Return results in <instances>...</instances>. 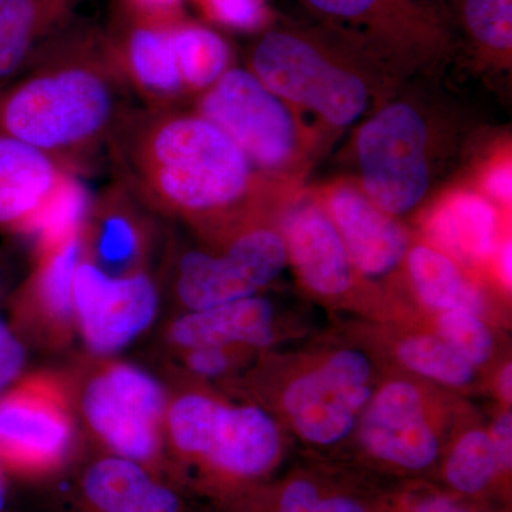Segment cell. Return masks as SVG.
Returning <instances> with one entry per match:
<instances>
[{"instance_id": "e575fe53", "label": "cell", "mask_w": 512, "mask_h": 512, "mask_svg": "<svg viewBox=\"0 0 512 512\" xmlns=\"http://www.w3.org/2000/svg\"><path fill=\"white\" fill-rule=\"evenodd\" d=\"M485 188L495 200L510 202L512 195V171L510 164L500 165L488 174Z\"/></svg>"}, {"instance_id": "d6a6232c", "label": "cell", "mask_w": 512, "mask_h": 512, "mask_svg": "<svg viewBox=\"0 0 512 512\" xmlns=\"http://www.w3.org/2000/svg\"><path fill=\"white\" fill-rule=\"evenodd\" d=\"M188 365L197 375L214 377L227 369L228 357L222 348H197L192 349Z\"/></svg>"}, {"instance_id": "7a4b0ae2", "label": "cell", "mask_w": 512, "mask_h": 512, "mask_svg": "<svg viewBox=\"0 0 512 512\" xmlns=\"http://www.w3.org/2000/svg\"><path fill=\"white\" fill-rule=\"evenodd\" d=\"M117 183L161 214L224 210L245 197L251 163L200 114L140 107L126 114L107 146Z\"/></svg>"}, {"instance_id": "ab89813d", "label": "cell", "mask_w": 512, "mask_h": 512, "mask_svg": "<svg viewBox=\"0 0 512 512\" xmlns=\"http://www.w3.org/2000/svg\"><path fill=\"white\" fill-rule=\"evenodd\" d=\"M500 393L505 402H511L512 399V366L508 363L500 375Z\"/></svg>"}, {"instance_id": "603a6c76", "label": "cell", "mask_w": 512, "mask_h": 512, "mask_svg": "<svg viewBox=\"0 0 512 512\" xmlns=\"http://www.w3.org/2000/svg\"><path fill=\"white\" fill-rule=\"evenodd\" d=\"M83 251V229L62 244L39 249V264L30 282V292L39 308L57 322H66L74 313V274Z\"/></svg>"}, {"instance_id": "484cf974", "label": "cell", "mask_w": 512, "mask_h": 512, "mask_svg": "<svg viewBox=\"0 0 512 512\" xmlns=\"http://www.w3.org/2000/svg\"><path fill=\"white\" fill-rule=\"evenodd\" d=\"M500 468L490 434L473 430L464 434L451 451L446 477L460 493L474 494L487 487Z\"/></svg>"}, {"instance_id": "d6986e66", "label": "cell", "mask_w": 512, "mask_h": 512, "mask_svg": "<svg viewBox=\"0 0 512 512\" xmlns=\"http://www.w3.org/2000/svg\"><path fill=\"white\" fill-rule=\"evenodd\" d=\"M86 493L103 512H178L171 491L127 458H107L87 473Z\"/></svg>"}, {"instance_id": "d590c367", "label": "cell", "mask_w": 512, "mask_h": 512, "mask_svg": "<svg viewBox=\"0 0 512 512\" xmlns=\"http://www.w3.org/2000/svg\"><path fill=\"white\" fill-rule=\"evenodd\" d=\"M121 2L147 15L163 16V18L180 16L181 0H121Z\"/></svg>"}, {"instance_id": "4316f807", "label": "cell", "mask_w": 512, "mask_h": 512, "mask_svg": "<svg viewBox=\"0 0 512 512\" xmlns=\"http://www.w3.org/2000/svg\"><path fill=\"white\" fill-rule=\"evenodd\" d=\"M319 15L342 22L363 23L373 29L407 30L419 25L404 0H302Z\"/></svg>"}, {"instance_id": "cb8c5ba5", "label": "cell", "mask_w": 512, "mask_h": 512, "mask_svg": "<svg viewBox=\"0 0 512 512\" xmlns=\"http://www.w3.org/2000/svg\"><path fill=\"white\" fill-rule=\"evenodd\" d=\"M174 37L187 93L210 89L227 72L231 53L217 33L180 18L174 25Z\"/></svg>"}, {"instance_id": "ffe728a7", "label": "cell", "mask_w": 512, "mask_h": 512, "mask_svg": "<svg viewBox=\"0 0 512 512\" xmlns=\"http://www.w3.org/2000/svg\"><path fill=\"white\" fill-rule=\"evenodd\" d=\"M429 231L440 247L464 261H480L497 249V214L478 195H456L441 205Z\"/></svg>"}, {"instance_id": "9c48e42d", "label": "cell", "mask_w": 512, "mask_h": 512, "mask_svg": "<svg viewBox=\"0 0 512 512\" xmlns=\"http://www.w3.org/2000/svg\"><path fill=\"white\" fill-rule=\"evenodd\" d=\"M74 312L94 352L123 348L153 322L156 285L143 272L114 276L82 258L74 274Z\"/></svg>"}, {"instance_id": "f1b7e54d", "label": "cell", "mask_w": 512, "mask_h": 512, "mask_svg": "<svg viewBox=\"0 0 512 512\" xmlns=\"http://www.w3.org/2000/svg\"><path fill=\"white\" fill-rule=\"evenodd\" d=\"M440 338L446 340L471 366H483L494 350V340L483 320L474 313L441 312Z\"/></svg>"}, {"instance_id": "4dcf8cb0", "label": "cell", "mask_w": 512, "mask_h": 512, "mask_svg": "<svg viewBox=\"0 0 512 512\" xmlns=\"http://www.w3.org/2000/svg\"><path fill=\"white\" fill-rule=\"evenodd\" d=\"M23 362L25 350L8 326L0 320V390L19 375Z\"/></svg>"}, {"instance_id": "f35d334b", "label": "cell", "mask_w": 512, "mask_h": 512, "mask_svg": "<svg viewBox=\"0 0 512 512\" xmlns=\"http://www.w3.org/2000/svg\"><path fill=\"white\" fill-rule=\"evenodd\" d=\"M511 256V241H508L507 244H504L503 248H501L500 256L501 274H503L504 282L508 286H511L512 282Z\"/></svg>"}, {"instance_id": "1f68e13d", "label": "cell", "mask_w": 512, "mask_h": 512, "mask_svg": "<svg viewBox=\"0 0 512 512\" xmlns=\"http://www.w3.org/2000/svg\"><path fill=\"white\" fill-rule=\"evenodd\" d=\"M319 501L318 490L311 483L293 481L282 494L281 512H313Z\"/></svg>"}, {"instance_id": "277c9868", "label": "cell", "mask_w": 512, "mask_h": 512, "mask_svg": "<svg viewBox=\"0 0 512 512\" xmlns=\"http://www.w3.org/2000/svg\"><path fill=\"white\" fill-rule=\"evenodd\" d=\"M168 427L178 448L239 476H256L279 453L274 420L258 407H228L201 394L174 403Z\"/></svg>"}, {"instance_id": "e0dca14e", "label": "cell", "mask_w": 512, "mask_h": 512, "mask_svg": "<svg viewBox=\"0 0 512 512\" xmlns=\"http://www.w3.org/2000/svg\"><path fill=\"white\" fill-rule=\"evenodd\" d=\"M274 311L265 299L249 298L192 311L178 319L170 336L175 345L183 348H224L231 343L268 345L272 332Z\"/></svg>"}, {"instance_id": "f546056e", "label": "cell", "mask_w": 512, "mask_h": 512, "mask_svg": "<svg viewBox=\"0 0 512 512\" xmlns=\"http://www.w3.org/2000/svg\"><path fill=\"white\" fill-rule=\"evenodd\" d=\"M215 19L237 29H255L265 16L264 0H204Z\"/></svg>"}, {"instance_id": "8fae6325", "label": "cell", "mask_w": 512, "mask_h": 512, "mask_svg": "<svg viewBox=\"0 0 512 512\" xmlns=\"http://www.w3.org/2000/svg\"><path fill=\"white\" fill-rule=\"evenodd\" d=\"M72 436L60 389L30 379L0 399V454L16 466L42 467L60 458Z\"/></svg>"}, {"instance_id": "5b68a950", "label": "cell", "mask_w": 512, "mask_h": 512, "mask_svg": "<svg viewBox=\"0 0 512 512\" xmlns=\"http://www.w3.org/2000/svg\"><path fill=\"white\" fill-rule=\"evenodd\" d=\"M427 128L407 104H392L360 128L357 156L365 195L389 215L412 210L426 194Z\"/></svg>"}, {"instance_id": "8d00e7d4", "label": "cell", "mask_w": 512, "mask_h": 512, "mask_svg": "<svg viewBox=\"0 0 512 512\" xmlns=\"http://www.w3.org/2000/svg\"><path fill=\"white\" fill-rule=\"evenodd\" d=\"M313 512H365L362 505L349 498L332 497L320 500Z\"/></svg>"}, {"instance_id": "ac0fdd59", "label": "cell", "mask_w": 512, "mask_h": 512, "mask_svg": "<svg viewBox=\"0 0 512 512\" xmlns=\"http://www.w3.org/2000/svg\"><path fill=\"white\" fill-rule=\"evenodd\" d=\"M256 291L248 269L232 248L221 256L187 252L178 262L177 293L192 311L249 298Z\"/></svg>"}, {"instance_id": "9a60e30c", "label": "cell", "mask_w": 512, "mask_h": 512, "mask_svg": "<svg viewBox=\"0 0 512 512\" xmlns=\"http://www.w3.org/2000/svg\"><path fill=\"white\" fill-rule=\"evenodd\" d=\"M329 205L350 261L363 274L384 275L402 261L407 249L406 232L363 192L336 188Z\"/></svg>"}, {"instance_id": "4fadbf2b", "label": "cell", "mask_w": 512, "mask_h": 512, "mask_svg": "<svg viewBox=\"0 0 512 512\" xmlns=\"http://www.w3.org/2000/svg\"><path fill=\"white\" fill-rule=\"evenodd\" d=\"M86 0H0V89L79 20Z\"/></svg>"}, {"instance_id": "6da1fadb", "label": "cell", "mask_w": 512, "mask_h": 512, "mask_svg": "<svg viewBox=\"0 0 512 512\" xmlns=\"http://www.w3.org/2000/svg\"><path fill=\"white\" fill-rule=\"evenodd\" d=\"M106 30L76 23L0 89V133L83 170L133 109Z\"/></svg>"}, {"instance_id": "836d02e7", "label": "cell", "mask_w": 512, "mask_h": 512, "mask_svg": "<svg viewBox=\"0 0 512 512\" xmlns=\"http://www.w3.org/2000/svg\"><path fill=\"white\" fill-rule=\"evenodd\" d=\"M491 441L497 453L500 467L510 470L512 464V416L511 412H505L494 421L491 430Z\"/></svg>"}, {"instance_id": "3957f363", "label": "cell", "mask_w": 512, "mask_h": 512, "mask_svg": "<svg viewBox=\"0 0 512 512\" xmlns=\"http://www.w3.org/2000/svg\"><path fill=\"white\" fill-rule=\"evenodd\" d=\"M251 63L269 92L316 111L335 126H348L366 109L362 80L330 63L299 33L268 30L256 42Z\"/></svg>"}, {"instance_id": "7402d4cb", "label": "cell", "mask_w": 512, "mask_h": 512, "mask_svg": "<svg viewBox=\"0 0 512 512\" xmlns=\"http://www.w3.org/2000/svg\"><path fill=\"white\" fill-rule=\"evenodd\" d=\"M410 276L421 301L436 311L483 312L484 299L457 265L436 249L419 245L407 258Z\"/></svg>"}, {"instance_id": "52a82bcc", "label": "cell", "mask_w": 512, "mask_h": 512, "mask_svg": "<svg viewBox=\"0 0 512 512\" xmlns=\"http://www.w3.org/2000/svg\"><path fill=\"white\" fill-rule=\"evenodd\" d=\"M83 409L93 430L120 456H153L164 414V393L153 377L133 366L107 367L87 386Z\"/></svg>"}, {"instance_id": "d4e9b609", "label": "cell", "mask_w": 512, "mask_h": 512, "mask_svg": "<svg viewBox=\"0 0 512 512\" xmlns=\"http://www.w3.org/2000/svg\"><path fill=\"white\" fill-rule=\"evenodd\" d=\"M397 355L407 369L448 386H464L473 380L474 367L440 336L406 339Z\"/></svg>"}, {"instance_id": "7c38bea8", "label": "cell", "mask_w": 512, "mask_h": 512, "mask_svg": "<svg viewBox=\"0 0 512 512\" xmlns=\"http://www.w3.org/2000/svg\"><path fill=\"white\" fill-rule=\"evenodd\" d=\"M360 436L373 456L410 470L429 467L439 453L420 394L407 382L389 383L376 394L363 417Z\"/></svg>"}, {"instance_id": "2e32d148", "label": "cell", "mask_w": 512, "mask_h": 512, "mask_svg": "<svg viewBox=\"0 0 512 512\" xmlns=\"http://www.w3.org/2000/svg\"><path fill=\"white\" fill-rule=\"evenodd\" d=\"M286 254L312 291L335 296L352 284V261L338 228L316 207H305L285 227Z\"/></svg>"}, {"instance_id": "74e56055", "label": "cell", "mask_w": 512, "mask_h": 512, "mask_svg": "<svg viewBox=\"0 0 512 512\" xmlns=\"http://www.w3.org/2000/svg\"><path fill=\"white\" fill-rule=\"evenodd\" d=\"M416 512H467L456 503L444 497H433L423 501Z\"/></svg>"}, {"instance_id": "83f0119b", "label": "cell", "mask_w": 512, "mask_h": 512, "mask_svg": "<svg viewBox=\"0 0 512 512\" xmlns=\"http://www.w3.org/2000/svg\"><path fill=\"white\" fill-rule=\"evenodd\" d=\"M461 16L478 45L491 52H510L512 0H463Z\"/></svg>"}, {"instance_id": "30bf717a", "label": "cell", "mask_w": 512, "mask_h": 512, "mask_svg": "<svg viewBox=\"0 0 512 512\" xmlns=\"http://www.w3.org/2000/svg\"><path fill=\"white\" fill-rule=\"evenodd\" d=\"M180 16L147 15L116 0L106 35L131 93L150 109H175L187 94L175 47L174 25Z\"/></svg>"}, {"instance_id": "5bb4252c", "label": "cell", "mask_w": 512, "mask_h": 512, "mask_svg": "<svg viewBox=\"0 0 512 512\" xmlns=\"http://www.w3.org/2000/svg\"><path fill=\"white\" fill-rule=\"evenodd\" d=\"M69 178L53 158L0 133V228L26 231Z\"/></svg>"}, {"instance_id": "60d3db41", "label": "cell", "mask_w": 512, "mask_h": 512, "mask_svg": "<svg viewBox=\"0 0 512 512\" xmlns=\"http://www.w3.org/2000/svg\"><path fill=\"white\" fill-rule=\"evenodd\" d=\"M2 507H3V495H2V491H0V510H2Z\"/></svg>"}, {"instance_id": "ba28073f", "label": "cell", "mask_w": 512, "mask_h": 512, "mask_svg": "<svg viewBox=\"0 0 512 512\" xmlns=\"http://www.w3.org/2000/svg\"><path fill=\"white\" fill-rule=\"evenodd\" d=\"M369 359L357 350L330 356L319 369L293 380L284 404L302 437L316 444H333L349 436L357 413L370 399Z\"/></svg>"}, {"instance_id": "8992f818", "label": "cell", "mask_w": 512, "mask_h": 512, "mask_svg": "<svg viewBox=\"0 0 512 512\" xmlns=\"http://www.w3.org/2000/svg\"><path fill=\"white\" fill-rule=\"evenodd\" d=\"M198 114L220 128L249 163L272 170L288 160L295 127L282 101L247 70L228 69L205 90Z\"/></svg>"}, {"instance_id": "44dd1931", "label": "cell", "mask_w": 512, "mask_h": 512, "mask_svg": "<svg viewBox=\"0 0 512 512\" xmlns=\"http://www.w3.org/2000/svg\"><path fill=\"white\" fill-rule=\"evenodd\" d=\"M141 202L124 185L114 183L87 207L96 217L94 251L106 265L130 268L143 254V231L138 218Z\"/></svg>"}]
</instances>
